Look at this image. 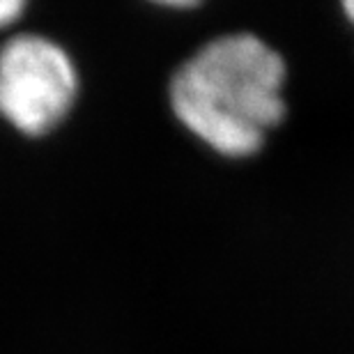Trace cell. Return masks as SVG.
Masks as SVG:
<instances>
[{
	"label": "cell",
	"mask_w": 354,
	"mask_h": 354,
	"mask_svg": "<svg viewBox=\"0 0 354 354\" xmlns=\"http://www.w3.org/2000/svg\"><path fill=\"white\" fill-rule=\"evenodd\" d=\"M79 72L65 48L24 32L0 46V115L26 136H41L69 115Z\"/></svg>",
	"instance_id": "2"
},
{
	"label": "cell",
	"mask_w": 354,
	"mask_h": 354,
	"mask_svg": "<svg viewBox=\"0 0 354 354\" xmlns=\"http://www.w3.org/2000/svg\"><path fill=\"white\" fill-rule=\"evenodd\" d=\"M288 65L253 32L218 35L175 69L168 99L184 129L228 159L263 150L288 115Z\"/></svg>",
	"instance_id": "1"
},
{
	"label": "cell",
	"mask_w": 354,
	"mask_h": 354,
	"mask_svg": "<svg viewBox=\"0 0 354 354\" xmlns=\"http://www.w3.org/2000/svg\"><path fill=\"white\" fill-rule=\"evenodd\" d=\"M26 10L24 0H0V28L14 24Z\"/></svg>",
	"instance_id": "3"
},
{
	"label": "cell",
	"mask_w": 354,
	"mask_h": 354,
	"mask_svg": "<svg viewBox=\"0 0 354 354\" xmlns=\"http://www.w3.org/2000/svg\"><path fill=\"white\" fill-rule=\"evenodd\" d=\"M343 12H345V17H348V21L352 24V28H354V0H345Z\"/></svg>",
	"instance_id": "4"
}]
</instances>
